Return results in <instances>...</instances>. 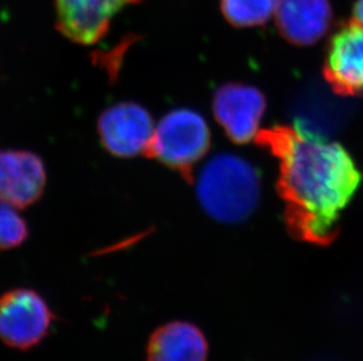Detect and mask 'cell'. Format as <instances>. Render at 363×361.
<instances>
[{
	"label": "cell",
	"instance_id": "cell-8",
	"mask_svg": "<svg viewBox=\"0 0 363 361\" xmlns=\"http://www.w3.org/2000/svg\"><path fill=\"white\" fill-rule=\"evenodd\" d=\"M143 0H55L57 28L77 44L93 45L106 35L111 21L127 5Z\"/></svg>",
	"mask_w": 363,
	"mask_h": 361
},
{
	"label": "cell",
	"instance_id": "cell-10",
	"mask_svg": "<svg viewBox=\"0 0 363 361\" xmlns=\"http://www.w3.org/2000/svg\"><path fill=\"white\" fill-rule=\"evenodd\" d=\"M279 32L296 46L315 44L332 23L329 0H279L275 10Z\"/></svg>",
	"mask_w": 363,
	"mask_h": 361
},
{
	"label": "cell",
	"instance_id": "cell-14",
	"mask_svg": "<svg viewBox=\"0 0 363 361\" xmlns=\"http://www.w3.org/2000/svg\"><path fill=\"white\" fill-rule=\"evenodd\" d=\"M354 21L363 26V0H357L354 5Z\"/></svg>",
	"mask_w": 363,
	"mask_h": 361
},
{
	"label": "cell",
	"instance_id": "cell-6",
	"mask_svg": "<svg viewBox=\"0 0 363 361\" xmlns=\"http://www.w3.org/2000/svg\"><path fill=\"white\" fill-rule=\"evenodd\" d=\"M264 109V94L252 86L227 84L213 98L214 118L237 144H248L257 137Z\"/></svg>",
	"mask_w": 363,
	"mask_h": 361
},
{
	"label": "cell",
	"instance_id": "cell-7",
	"mask_svg": "<svg viewBox=\"0 0 363 361\" xmlns=\"http://www.w3.org/2000/svg\"><path fill=\"white\" fill-rule=\"evenodd\" d=\"M323 75L336 94L362 96V25L352 19L333 35L327 47Z\"/></svg>",
	"mask_w": 363,
	"mask_h": 361
},
{
	"label": "cell",
	"instance_id": "cell-13",
	"mask_svg": "<svg viewBox=\"0 0 363 361\" xmlns=\"http://www.w3.org/2000/svg\"><path fill=\"white\" fill-rule=\"evenodd\" d=\"M28 237V223L18 214L17 208L0 201V253L16 249Z\"/></svg>",
	"mask_w": 363,
	"mask_h": 361
},
{
	"label": "cell",
	"instance_id": "cell-2",
	"mask_svg": "<svg viewBox=\"0 0 363 361\" xmlns=\"http://www.w3.org/2000/svg\"><path fill=\"white\" fill-rule=\"evenodd\" d=\"M196 194L207 215L227 224L250 217L260 201V180L253 166L232 154H219L202 168Z\"/></svg>",
	"mask_w": 363,
	"mask_h": 361
},
{
	"label": "cell",
	"instance_id": "cell-4",
	"mask_svg": "<svg viewBox=\"0 0 363 361\" xmlns=\"http://www.w3.org/2000/svg\"><path fill=\"white\" fill-rule=\"evenodd\" d=\"M55 314L37 291L10 290L0 296V340L28 351L40 344L51 330Z\"/></svg>",
	"mask_w": 363,
	"mask_h": 361
},
{
	"label": "cell",
	"instance_id": "cell-5",
	"mask_svg": "<svg viewBox=\"0 0 363 361\" xmlns=\"http://www.w3.org/2000/svg\"><path fill=\"white\" fill-rule=\"evenodd\" d=\"M96 130L104 149L113 156L130 159L147 154L155 127L147 109L128 101L105 109Z\"/></svg>",
	"mask_w": 363,
	"mask_h": 361
},
{
	"label": "cell",
	"instance_id": "cell-3",
	"mask_svg": "<svg viewBox=\"0 0 363 361\" xmlns=\"http://www.w3.org/2000/svg\"><path fill=\"white\" fill-rule=\"evenodd\" d=\"M211 147V130L199 113L178 108L167 113L155 127L147 156L193 180V169Z\"/></svg>",
	"mask_w": 363,
	"mask_h": 361
},
{
	"label": "cell",
	"instance_id": "cell-9",
	"mask_svg": "<svg viewBox=\"0 0 363 361\" xmlns=\"http://www.w3.org/2000/svg\"><path fill=\"white\" fill-rule=\"evenodd\" d=\"M46 168L37 154L28 150H0V201L28 208L44 194Z\"/></svg>",
	"mask_w": 363,
	"mask_h": 361
},
{
	"label": "cell",
	"instance_id": "cell-12",
	"mask_svg": "<svg viewBox=\"0 0 363 361\" xmlns=\"http://www.w3.org/2000/svg\"><path fill=\"white\" fill-rule=\"evenodd\" d=\"M278 3L279 0H221V11L235 28H252L267 23Z\"/></svg>",
	"mask_w": 363,
	"mask_h": 361
},
{
	"label": "cell",
	"instance_id": "cell-1",
	"mask_svg": "<svg viewBox=\"0 0 363 361\" xmlns=\"http://www.w3.org/2000/svg\"><path fill=\"white\" fill-rule=\"evenodd\" d=\"M255 141L278 160L277 189L289 235L313 246L332 244L341 212L362 180L350 153L298 126L260 130Z\"/></svg>",
	"mask_w": 363,
	"mask_h": 361
},
{
	"label": "cell",
	"instance_id": "cell-11",
	"mask_svg": "<svg viewBox=\"0 0 363 361\" xmlns=\"http://www.w3.org/2000/svg\"><path fill=\"white\" fill-rule=\"evenodd\" d=\"M208 343L196 325L175 321L151 334L146 361H207Z\"/></svg>",
	"mask_w": 363,
	"mask_h": 361
}]
</instances>
